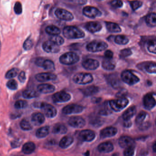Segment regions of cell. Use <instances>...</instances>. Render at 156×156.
I'll use <instances>...</instances> for the list:
<instances>
[{
  "label": "cell",
  "mask_w": 156,
  "mask_h": 156,
  "mask_svg": "<svg viewBox=\"0 0 156 156\" xmlns=\"http://www.w3.org/2000/svg\"><path fill=\"white\" fill-rule=\"evenodd\" d=\"M63 34L68 39H78L84 37V32L77 27L73 26H66L63 30Z\"/></svg>",
  "instance_id": "obj_1"
},
{
  "label": "cell",
  "mask_w": 156,
  "mask_h": 156,
  "mask_svg": "<svg viewBox=\"0 0 156 156\" xmlns=\"http://www.w3.org/2000/svg\"><path fill=\"white\" fill-rule=\"evenodd\" d=\"M129 103L128 99L126 98L113 99L108 102V105L111 109L115 112H120L125 108Z\"/></svg>",
  "instance_id": "obj_2"
},
{
  "label": "cell",
  "mask_w": 156,
  "mask_h": 156,
  "mask_svg": "<svg viewBox=\"0 0 156 156\" xmlns=\"http://www.w3.org/2000/svg\"><path fill=\"white\" fill-rule=\"evenodd\" d=\"M36 108H41L45 115L49 118H53L56 116L57 110L53 106L45 103H36L34 104Z\"/></svg>",
  "instance_id": "obj_3"
},
{
  "label": "cell",
  "mask_w": 156,
  "mask_h": 156,
  "mask_svg": "<svg viewBox=\"0 0 156 156\" xmlns=\"http://www.w3.org/2000/svg\"><path fill=\"white\" fill-rule=\"evenodd\" d=\"M80 60L79 55L74 52L66 53L60 56L59 61L61 63L65 65H72L77 63Z\"/></svg>",
  "instance_id": "obj_4"
},
{
  "label": "cell",
  "mask_w": 156,
  "mask_h": 156,
  "mask_svg": "<svg viewBox=\"0 0 156 156\" xmlns=\"http://www.w3.org/2000/svg\"><path fill=\"white\" fill-rule=\"evenodd\" d=\"M108 45L106 43L102 41H94L89 43L86 46L88 51L95 53L105 51L107 48Z\"/></svg>",
  "instance_id": "obj_5"
},
{
  "label": "cell",
  "mask_w": 156,
  "mask_h": 156,
  "mask_svg": "<svg viewBox=\"0 0 156 156\" xmlns=\"http://www.w3.org/2000/svg\"><path fill=\"white\" fill-rule=\"evenodd\" d=\"M122 81L125 83L132 86L137 83L140 82V79L129 70H125L121 74Z\"/></svg>",
  "instance_id": "obj_6"
},
{
  "label": "cell",
  "mask_w": 156,
  "mask_h": 156,
  "mask_svg": "<svg viewBox=\"0 0 156 156\" xmlns=\"http://www.w3.org/2000/svg\"><path fill=\"white\" fill-rule=\"evenodd\" d=\"M94 80L93 76L87 73H79L73 77V81L76 83L80 85H85L90 83Z\"/></svg>",
  "instance_id": "obj_7"
},
{
  "label": "cell",
  "mask_w": 156,
  "mask_h": 156,
  "mask_svg": "<svg viewBox=\"0 0 156 156\" xmlns=\"http://www.w3.org/2000/svg\"><path fill=\"white\" fill-rule=\"evenodd\" d=\"M35 63L37 66L42 67L46 71L54 72L55 70L54 63L51 60L38 58L35 60Z\"/></svg>",
  "instance_id": "obj_8"
},
{
  "label": "cell",
  "mask_w": 156,
  "mask_h": 156,
  "mask_svg": "<svg viewBox=\"0 0 156 156\" xmlns=\"http://www.w3.org/2000/svg\"><path fill=\"white\" fill-rule=\"evenodd\" d=\"M83 106L76 104H71L64 107L62 109V112L65 115L77 114L82 113L84 110Z\"/></svg>",
  "instance_id": "obj_9"
},
{
  "label": "cell",
  "mask_w": 156,
  "mask_h": 156,
  "mask_svg": "<svg viewBox=\"0 0 156 156\" xmlns=\"http://www.w3.org/2000/svg\"><path fill=\"white\" fill-rule=\"evenodd\" d=\"M83 13L86 17L90 19H95L102 15V12L97 8L91 6L84 7L83 10Z\"/></svg>",
  "instance_id": "obj_10"
},
{
  "label": "cell",
  "mask_w": 156,
  "mask_h": 156,
  "mask_svg": "<svg viewBox=\"0 0 156 156\" xmlns=\"http://www.w3.org/2000/svg\"><path fill=\"white\" fill-rule=\"evenodd\" d=\"M55 16L60 20L66 21H71L74 19V16L71 12L66 10L57 9L55 12Z\"/></svg>",
  "instance_id": "obj_11"
},
{
  "label": "cell",
  "mask_w": 156,
  "mask_h": 156,
  "mask_svg": "<svg viewBox=\"0 0 156 156\" xmlns=\"http://www.w3.org/2000/svg\"><path fill=\"white\" fill-rule=\"evenodd\" d=\"M53 101L55 103H65L68 102L71 99V96L70 94L64 91L57 92L53 95Z\"/></svg>",
  "instance_id": "obj_12"
},
{
  "label": "cell",
  "mask_w": 156,
  "mask_h": 156,
  "mask_svg": "<svg viewBox=\"0 0 156 156\" xmlns=\"http://www.w3.org/2000/svg\"><path fill=\"white\" fill-rule=\"evenodd\" d=\"M68 123L69 126L75 128H82L85 126L86 121L82 117L76 116L70 118Z\"/></svg>",
  "instance_id": "obj_13"
},
{
  "label": "cell",
  "mask_w": 156,
  "mask_h": 156,
  "mask_svg": "<svg viewBox=\"0 0 156 156\" xmlns=\"http://www.w3.org/2000/svg\"><path fill=\"white\" fill-rule=\"evenodd\" d=\"M143 105L147 110H151L156 106V100L153 96V94L148 93L145 95L143 98Z\"/></svg>",
  "instance_id": "obj_14"
},
{
  "label": "cell",
  "mask_w": 156,
  "mask_h": 156,
  "mask_svg": "<svg viewBox=\"0 0 156 156\" xmlns=\"http://www.w3.org/2000/svg\"><path fill=\"white\" fill-rule=\"evenodd\" d=\"M42 48L44 51L50 53H57L60 51L59 46L51 41H46L44 42Z\"/></svg>",
  "instance_id": "obj_15"
},
{
  "label": "cell",
  "mask_w": 156,
  "mask_h": 156,
  "mask_svg": "<svg viewBox=\"0 0 156 156\" xmlns=\"http://www.w3.org/2000/svg\"><path fill=\"white\" fill-rule=\"evenodd\" d=\"M96 137L95 133L90 129H84L80 131L79 134L80 139L85 142H91Z\"/></svg>",
  "instance_id": "obj_16"
},
{
  "label": "cell",
  "mask_w": 156,
  "mask_h": 156,
  "mask_svg": "<svg viewBox=\"0 0 156 156\" xmlns=\"http://www.w3.org/2000/svg\"><path fill=\"white\" fill-rule=\"evenodd\" d=\"M119 145L122 148L135 146V140L128 136H122L119 140Z\"/></svg>",
  "instance_id": "obj_17"
},
{
  "label": "cell",
  "mask_w": 156,
  "mask_h": 156,
  "mask_svg": "<svg viewBox=\"0 0 156 156\" xmlns=\"http://www.w3.org/2000/svg\"><path fill=\"white\" fill-rule=\"evenodd\" d=\"M117 129L115 127H107L103 129L100 132V136L101 138L111 137L116 135Z\"/></svg>",
  "instance_id": "obj_18"
},
{
  "label": "cell",
  "mask_w": 156,
  "mask_h": 156,
  "mask_svg": "<svg viewBox=\"0 0 156 156\" xmlns=\"http://www.w3.org/2000/svg\"><path fill=\"white\" fill-rule=\"evenodd\" d=\"M35 79L39 82H45L55 80L57 78V76L50 73H41L35 76Z\"/></svg>",
  "instance_id": "obj_19"
},
{
  "label": "cell",
  "mask_w": 156,
  "mask_h": 156,
  "mask_svg": "<svg viewBox=\"0 0 156 156\" xmlns=\"http://www.w3.org/2000/svg\"><path fill=\"white\" fill-rule=\"evenodd\" d=\"M82 66L86 70H95L99 67V62L94 59H87L83 62Z\"/></svg>",
  "instance_id": "obj_20"
},
{
  "label": "cell",
  "mask_w": 156,
  "mask_h": 156,
  "mask_svg": "<svg viewBox=\"0 0 156 156\" xmlns=\"http://www.w3.org/2000/svg\"><path fill=\"white\" fill-rule=\"evenodd\" d=\"M85 28L92 33L98 32L102 29L101 23L98 22H89L85 25Z\"/></svg>",
  "instance_id": "obj_21"
},
{
  "label": "cell",
  "mask_w": 156,
  "mask_h": 156,
  "mask_svg": "<svg viewBox=\"0 0 156 156\" xmlns=\"http://www.w3.org/2000/svg\"><path fill=\"white\" fill-rule=\"evenodd\" d=\"M114 145L112 142L109 141L100 143L98 147V151L102 153H109L114 150Z\"/></svg>",
  "instance_id": "obj_22"
},
{
  "label": "cell",
  "mask_w": 156,
  "mask_h": 156,
  "mask_svg": "<svg viewBox=\"0 0 156 156\" xmlns=\"http://www.w3.org/2000/svg\"><path fill=\"white\" fill-rule=\"evenodd\" d=\"M38 92L41 94H47L53 93L55 91V87L50 84H41L37 87Z\"/></svg>",
  "instance_id": "obj_23"
},
{
  "label": "cell",
  "mask_w": 156,
  "mask_h": 156,
  "mask_svg": "<svg viewBox=\"0 0 156 156\" xmlns=\"http://www.w3.org/2000/svg\"><path fill=\"white\" fill-rule=\"evenodd\" d=\"M31 120L35 126H41L45 121V117L42 113H34L32 115Z\"/></svg>",
  "instance_id": "obj_24"
},
{
  "label": "cell",
  "mask_w": 156,
  "mask_h": 156,
  "mask_svg": "<svg viewBox=\"0 0 156 156\" xmlns=\"http://www.w3.org/2000/svg\"><path fill=\"white\" fill-rule=\"evenodd\" d=\"M136 113V108L135 106H132L129 108L125 111L122 115V118L124 121L130 120V119L134 117V115H135Z\"/></svg>",
  "instance_id": "obj_25"
},
{
  "label": "cell",
  "mask_w": 156,
  "mask_h": 156,
  "mask_svg": "<svg viewBox=\"0 0 156 156\" xmlns=\"http://www.w3.org/2000/svg\"><path fill=\"white\" fill-rule=\"evenodd\" d=\"M99 91V87L95 86H90L81 89V92L86 96H91L95 94Z\"/></svg>",
  "instance_id": "obj_26"
},
{
  "label": "cell",
  "mask_w": 156,
  "mask_h": 156,
  "mask_svg": "<svg viewBox=\"0 0 156 156\" xmlns=\"http://www.w3.org/2000/svg\"><path fill=\"white\" fill-rule=\"evenodd\" d=\"M74 141L73 137L71 136H65L60 140L59 146L62 149H66L70 147Z\"/></svg>",
  "instance_id": "obj_27"
},
{
  "label": "cell",
  "mask_w": 156,
  "mask_h": 156,
  "mask_svg": "<svg viewBox=\"0 0 156 156\" xmlns=\"http://www.w3.org/2000/svg\"><path fill=\"white\" fill-rule=\"evenodd\" d=\"M67 132V127L62 123L55 124L52 128V133L54 134H64Z\"/></svg>",
  "instance_id": "obj_28"
},
{
  "label": "cell",
  "mask_w": 156,
  "mask_h": 156,
  "mask_svg": "<svg viewBox=\"0 0 156 156\" xmlns=\"http://www.w3.org/2000/svg\"><path fill=\"white\" fill-rule=\"evenodd\" d=\"M89 123L94 127H99L104 124V120L99 116L94 115L91 116L89 119Z\"/></svg>",
  "instance_id": "obj_29"
},
{
  "label": "cell",
  "mask_w": 156,
  "mask_h": 156,
  "mask_svg": "<svg viewBox=\"0 0 156 156\" xmlns=\"http://www.w3.org/2000/svg\"><path fill=\"white\" fill-rule=\"evenodd\" d=\"M105 24L107 29L109 32L116 33L121 32V28L117 23L113 22H106Z\"/></svg>",
  "instance_id": "obj_30"
},
{
  "label": "cell",
  "mask_w": 156,
  "mask_h": 156,
  "mask_svg": "<svg viewBox=\"0 0 156 156\" xmlns=\"http://www.w3.org/2000/svg\"><path fill=\"white\" fill-rule=\"evenodd\" d=\"M35 145L32 142H28L23 145L22 148V151L25 154H30L35 150Z\"/></svg>",
  "instance_id": "obj_31"
},
{
  "label": "cell",
  "mask_w": 156,
  "mask_h": 156,
  "mask_svg": "<svg viewBox=\"0 0 156 156\" xmlns=\"http://www.w3.org/2000/svg\"><path fill=\"white\" fill-rule=\"evenodd\" d=\"M109 80L110 85L113 88L115 89H118L121 87L122 83L120 79H119L118 76L114 75H112L109 77Z\"/></svg>",
  "instance_id": "obj_32"
},
{
  "label": "cell",
  "mask_w": 156,
  "mask_h": 156,
  "mask_svg": "<svg viewBox=\"0 0 156 156\" xmlns=\"http://www.w3.org/2000/svg\"><path fill=\"white\" fill-rule=\"evenodd\" d=\"M50 127L48 126L40 128L36 132V136L39 138H43L49 135Z\"/></svg>",
  "instance_id": "obj_33"
},
{
  "label": "cell",
  "mask_w": 156,
  "mask_h": 156,
  "mask_svg": "<svg viewBox=\"0 0 156 156\" xmlns=\"http://www.w3.org/2000/svg\"><path fill=\"white\" fill-rule=\"evenodd\" d=\"M45 30L46 33L52 36L59 35L61 32V30L59 28L54 25L47 26L45 28Z\"/></svg>",
  "instance_id": "obj_34"
},
{
  "label": "cell",
  "mask_w": 156,
  "mask_h": 156,
  "mask_svg": "<svg viewBox=\"0 0 156 156\" xmlns=\"http://www.w3.org/2000/svg\"><path fill=\"white\" fill-rule=\"evenodd\" d=\"M39 94L38 92L32 89H27L24 90L23 93V96L27 99H31L39 96Z\"/></svg>",
  "instance_id": "obj_35"
},
{
  "label": "cell",
  "mask_w": 156,
  "mask_h": 156,
  "mask_svg": "<svg viewBox=\"0 0 156 156\" xmlns=\"http://www.w3.org/2000/svg\"><path fill=\"white\" fill-rule=\"evenodd\" d=\"M146 22L147 25L150 27H155L156 25V14L151 13L146 17Z\"/></svg>",
  "instance_id": "obj_36"
},
{
  "label": "cell",
  "mask_w": 156,
  "mask_h": 156,
  "mask_svg": "<svg viewBox=\"0 0 156 156\" xmlns=\"http://www.w3.org/2000/svg\"><path fill=\"white\" fill-rule=\"evenodd\" d=\"M102 66L105 70L107 71H112L115 68V64L111 60L106 59H105L102 62Z\"/></svg>",
  "instance_id": "obj_37"
},
{
  "label": "cell",
  "mask_w": 156,
  "mask_h": 156,
  "mask_svg": "<svg viewBox=\"0 0 156 156\" xmlns=\"http://www.w3.org/2000/svg\"><path fill=\"white\" fill-rule=\"evenodd\" d=\"M115 42L116 44L119 45H126L128 43L129 40L125 35H118L115 38Z\"/></svg>",
  "instance_id": "obj_38"
},
{
  "label": "cell",
  "mask_w": 156,
  "mask_h": 156,
  "mask_svg": "<svg viewBox=\"0 0 156 156\" xmlns=\"http://www.w3.org/2000/svg\"><path fill=\"white\" fill-rule=\"evenodd\" d=\"M108 105L107 104H105L102 108L99 109L98 111V115L102 116H107L112 114V111L110 108H109Z\"/></svg>",
  "instance_id": "obj_39"
},
{
  "label": "cell",
  "mask_w": 156,
  "mask_h": 156,
  "mask_svg": "<svg viewBox=\"0 0 156 156\" xmlns=\"http://www.w3.org/2000/svg\"><path fill=\"white\" fill-rule=\"evenodd\" d=\"M145 71L150 74H155L156 73V66L155 62H149L144 66Z\"/></svg>",
  "instance_id": "obj_40"
},
{
  "label": "cell",
  "mask_w": 156,
  "mask_h": 156,
  "mask_svg": "<svg viewBox=\"0 0 156 156\" xmlns=\"http://www.w3.org/2000/svg\"><path fill=\"white\" fill-rule=\"evenodd\" d=\"M20 126L21 128L23 130L25 131H29L33 129V126L30 123L29 121L26 119H23L21 120L20 123Z\"/></svg>",
  "instance_id": "obj_41"
},
{
  "label": "cell",
  "mask_w": 156,
  "mask_h": 156,
  "mask_svg": "<svg viewBox=\"0 0 156 156\" xmlns=\"http://www.w3.org/2000/svg\"><path fill=\"white\" fill-rule=\"evenodd\" d=\"M147 112L144 111H141L139 113L136 118V125H140L144 122V120L147 117Z\"/></svg>",
  "instance_id": "obj_42"
},
{
  "label": "cell",
  "mask_w": 156,
  "mask_h": 156,
  "mask_svg": "<svg viewBox=\"0 0 156 156\" xmlns=\"http://www.w3.org/2000/svg\"><path fill=\"white\" fill-rule=\"evenodd\" d=\"M156 43L155 40H151V41L148 42L147 44V48L148 51L150 52L156 54Z\"/></svg>",
  "instance_id": "obj_43"
},
{
  "label": "cell",
  "mask_w": 156,
  "mask_h": 156,
  "mask_svg": "<svg viewBox=\"0 0 156 156\" xmlns=\"http://www.w3.org/2000/svg\"><path fill=\"white\" fill-rule=\"evenodd\" d=\"M19 70L18 68H14L11 69L9 71L7 72L6 74L5 77L7 79H12L17 76L19 73Z\"/></svg>",
  "instance_id": "obj_44"
},
{
  "label": "cell",
  "mask_w": 156,
  "mask_h": 156,
  "mask_svg": "<svg viewBox=\"0 0 156 156\" xmlns=\"http://www.w3.org/2000/svg\"><path fill=\"white\" fill-rule=\"evenodd\" d=\"M50 41H51L52 42L54 43L58 46L62 45L64 43V40L63 38L59 35L52 36L50 39Z\"/></svg>",
  "instance_id": "obj_45"
},
{
  "label": "cell",
  "mask_w": 156,
  "mask_h": 156,
  "mask_svg": "<svg viewBox=\"0 0 156 156\" xmlns=\"http://www.w3.org/2000/svg\"><path fill=\"white\" fill-rule=\"evenodd\" d=\"M28 105V103L25 100H20L15 102L14 107L17 109H22L27 107Z\"/></svg>",
  "instance_id": "obj_46"
},
{
  "label": "cell",
  "mask_w": 156,
  "mask_h": 156,
  "mask_svg": "<svg viewBox=\"0 0 156 156\" xmlns=\"http://www.w3.org/2000/svg\"><path fill=\"white\" fill-rule=\"evenodd\" d=\"M34 43L32 40L30 38H28L23 44V47L26 51H29L31 50L33 47Z\"/></svg>",
  "instance_id": "obj_47"
},
{
  "label": "cell",
  "mask_w": 156,
  "mask_h": 156,
  "mask_svg": "<svg viewBox=\"0 0 156 156\" xmlns=\"http://www.w3.org/2000/svg\"><path fill=\"white\" fill-rule=\"evenodd\" d=\"M135 146L128 147L125 148L124 151V156H133L135 154Z\"/></svg>",
  "instance_id": "obj_48"
},
{
  "label": "cell",
  "mask_w": 156,
  "mask_h": 156,
  "mask_svg": "<svg viewBox=\"0 0 156 156\" xmlns=\"http://www.w3.org/2000/svg\"><path fill=\"white\" fill-rule=\"evenodd\" d=\"M7 86L11 90H16L18 88V83L14 79H11L7 83Z\"/></svg>",
  "instance_id": "obj_49"
},
{
  "label": "cell",
  "mask_w": 156,
  "mask_h": 156,
  "mask_svg": "<svg viewBox=\"0 0 156 156\" xmlns=\"http://www.w3.org/2000/svg\"><path fill=\"white\" fill-rule=\"evenodd\" d=\"M132 54V51H131L130 49L127 48V49H123V50L120 51L119 56L121 58H125V57L130 56Z\"/></svg>",
  "instance_id": "obj_50"
},
{
  "label": "cell",
  "mask_w": 156,
  "mask_h": 156,
  "mask_svg": "<svg viewBox=\"0 0 156 156\" xmlns=\"http://www.w3.org/2000/svg\"><path fill=\"white\" fill-rule=\"evenodd\" d=\"M129 2L133 11L136 10L142 5V2L141 1H130Z\"/></svg>",
  "instance_id": "obj_51"
},
{
  "label": "cell",
  "mask_w": 156,
  "mask_h": 156,
  "mask_svg": "<svg viewBox=\"0 0 156 156\" xmlns=\"http://www.w3.org/2000/svg\"><path fill=\"white\" fill-rule=\"evenodd\" d=\"M14 11L15 13L18 15L21 14L22 13L23 9L21 3L20 2H17L15 3L14 7Z\"/></svg>",
  "instance_id": "obj_52"
},
{
  "label": "cell",
  "mask_w": 156,
  "mask_h": 156,
  "mask_svg": "<svg viewBox=\"0 0 156 156\" xmlns=\"http://www.w3.org/2000/svg\"><path fill=\"white\" fill-rule=\"evenodd\" d=\"M151 126V123L149 121H147V122H143L142 124L139 125V129L141 131H144V130L148 129Z\"/></svg>",
  "instance_id": "obj_53"
},
{
  "label": "cell",
  "mask_w": 156,
  "mask_h": 156,
  "mask_svg": "<svg viewBox=\"0 0 156 156\" xmlns=\"http://www.w3.org/2000/svg\"><path fill=\"white\" fill-rule=\"evenodd\" d=\"M111 5L115 8H121L123 5V3L121 1H113L111 2Z\"/></svg>",
  "instance_id": "obj_54"
},
{
  "label": "cell",
  "mask_w": 156,
  "mask_h": 156,
  "mask_svg": "<svg viewBox=\"0 0 156 156\" xmlns=\"http://www.w3.org/2000/svg\"><path fill=\"white\" fill-rule=\"evenodd\" d=\"M127 94V91L126 89H122L118 92L116 95V96L118 98H125L126 95Z\"/></svg>",
  "instance_id": "obj_55"
},
{
  "label": "cell",
  "mask_w": 156,
  "mask_h": 156,
  "mask_svg": "<svg viewBox=\"0 0 156 156\" xmlns=\"http://www.w3.org/2000/svg\"><path fill=\"white\" fill-rule=\"evenodd\" d=\"M105 59H108V60H111L113 58L114 53L113 51L111 50H107L105 52Z\"/></svg>",
  "instance_id": "obj_56"
},
{
  "label": "cell",
  "mask_w": 156,
  "mask_h": 156,
  "mask_svg": "<svg viewBox=\"0 0 156 156\" xmlns=\"http://www.w3.org/2000/svg\"><path fill=\"white\" fill-rule=\"evenodd\" d=\"M18 78H19V80L21 83H24L26 79V74H25V72H23V71L21 72L19 74Z\"/></svg>",
  "instance_id": "obj_57"
},
{
  "label": "cell",
  "mask_w": 156,
  "mask_h": 156,
  "mask_svg": "<svg viewBox=\"0 0 156 156\" xmlns=\"http://www.w3.org/2000/svg\"><path fill=\"white\" fill-rule=\"evenodd\" d=\"M132 123L130 120H127V121H124L123 126L125 127L128 128L132 126Z\"/></svg>",
  "instance_id": "obj_58"
},
{
  "label": "cell",
  "mask_w": 156,
  "mask_h": 156,
  "mask_svg": "<svg viewBox=\"0 0 156 156\" xmlns=\"http://www.w3.org/2000/svg\"><path fill=\"white\" fill-rule=\"evenodd\" d=\"M20 144L21 141H20V140H18L13 141L11 144V146H12V147H17L20 146Z\"/></svg>",
  "instance_id": "obj_59"
},
{
  "label": "cell",
  "mask_w": 156,
  "mask_h": 156,
  "mask_svg": "<svg viewBox=\"0 0 156 156\" xmlns=\"http://www.w3.org/2000/svg\"><path fill=\"white\" fill-rule=\"evenodd\" d=\"M101 98H92V101L94 103H98L101 101Z\"/></svg>",
  "instance_id": "obj_60"
},
{
  "label": "cell",
  "mask_w": 156,
  "mask_h": 156,
  "mask_svg": "<svg viewBox=\"0 0 156 156\" xmlns=\"http://www.w3.org/2000/svg\"><path fill=\"white\" fill-rule=\"evenodd\" d=\"M152 149H153V151L154 152H156V142H154L153 144V146H152Z\"/></svg>",
  "instance_id": "obj_61"
},
{
  "label": "cell",
  "mask_w": 156,
  "mask_h": 156,
  "mask_svg": "<svg viewBox=\"0 0 156 156\" xmlns=\"http://www.w3.org/2000/svg\"><path fill=\"white\" fill-rule=\"evenodd\" d=\"M112 156H119V153H118V152H115V153H114L112 155Z\"/></svg>",
  "instance_id": "obj_62"
},
{
  "label": "cell",
  "mask_w": 156,
  "mask_h": 156,
  "mask_svg": "<svg viewBox=\"0 0 156 156\" xmlns=\"http://www.w3.org/2000/svg\"><path fill=\"white\" fill-rule=\"evenodd\" d=\"M89 154H90V153H89V151H87V152L85 153L84 155L85 156H89Z\"/></svg>",
  "instance_id": "obj_63"
},
{
  "label": "cell",
  "mask_w": 156,
  "mask_h": 156,
  "mask_svg": "<svg viewBox=\"0 0 156 156\" xmlns=\"http://www.w3.org/2000/svg\"><path fill=\"white\" fill-rule=\"evenodd\" d=\"M1 43L0 42V53H1Z\"/></svg>",
  "instance_id": "obj_64"
}]
</instances>
